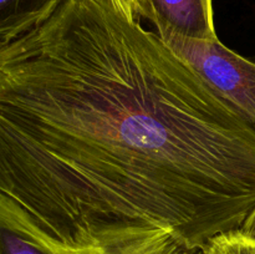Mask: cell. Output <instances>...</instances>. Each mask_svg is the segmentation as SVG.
Instances as JSON below:
<instances>
[{"label": "cell", "instance_id": "cell-1", "mask_svg": "<svg viewBox=\"0 0 255 254\" xmlns=\"http://www.w3.org/2000/svg\"><path fill=\"white\" fill-rule=\"evenodd\" d=\"M0 192L57 241L202 249L255 208V126L114 0L0 41Z\"/></svg>", "mask_w": 255, "mask_h": 254}, {"label": "cell", "instance_id": "cell-3", "mask_svg": "<svg viewBox=\"0 0 255 254\" xmlns=\"http://www.w3.org/2000/svg\"><path fill=\"white\" fill-rule=\"evenodd\" d=\"M136 2L138 17L149 20L161 39L197 41L218 39L212 0H136Z\"/></svg>", "mask_w": 255, "mask_h": 254}, {"label": "cell", "instance_id": "cell-8", "mask_svg": "<svg viewBox=\"0 0 255 254\" xmlns=\"http://www.w3.org/2000/svg\"><path fill=\"white\" fill-rule=\"evenodd\" d=\"M114 1L127 17H129L131 20H136V21H138L139 17L138 15H137L136 0H114Z\"/></svg>", "mask_w": 255, "mask_h": 254}, {"label": "cell", "instance_id": "cell-4", "mask_svg": "<svg viewBox=\"0 0 255 254\" xmlns=\"http://www.w3.org/2000/svg\"><path fill=\"white\" fill-rule=\"evenodd\" d=\"M54 241L24 207L0 192V254H52Z\"/></svg>", "mask_w": 255, "mask_h": 254}, {"label": "cell", "instance_id": "cell-2", "mask_svg": "<svg viewBox=\"0 0 255 254\" xmlns=\"http://www.w3.org/2000/svg\"><path fill=\"white\" fill-rule=\"evenodd\" d=\"M236 111L255 126V62L222 44L168 37L162 39Z\"/></svg>", "mask_w": 255, "mask_h": 254}, {"label": "cell", "instance_id": "cell-9", "mask_svg": "<svg viewBox=\"0 0 255 254\" xmlns=\"http://www.w3.org/2000/svg\"><path fill=\"white\" fill-rule=\"evenodd\" d=\"M241 231L243 232V233H246L247 236L255 239V208L253 209V212L249 214L248 218L246 219L244 224L242 226Z\"/></svg>", "mask_w": 255, "mask_h": 254}, {"label": "cell", "instance_id": "cell-6", "mask_svg": "<svg viewBox=\"0 0 255 254\" xmlns=\"http://www.w3.org/2000/svg\"><path fill=\"white\" fill-rule=\"evenodd\" d=\"M64 0H0V41L29 31L46 20Z\"/></svg>", "mask_w": 255, "mask_h": 254}, {"label": "cell", "instance_id": "cell-7", "mask_svg": "<svg viewBox=\"0 0 255 254\" xmlns=\"http://www.w3.org/2000/svg\"><path fill=\"white\" fill-rule=\"evenodd\" d=\"M202 254H255V239L241 229L224 232L212 238Z\"/></svg>", "mask_w": 255, "mask_h": 254}, {"label": "cell", "instance_id": "cell-5", "mask_svg": "<svg viewBox=\"0 0 255 254\" xmlns=\"http://www.w3.org/2000/svg\"><path fill=\"white\" fill-rule=\"evenodd\" d=\"M52 254H202V249L191 248L163 229L96 246H69L56 241Z\"/></svg>", "mask_w": 255, "mask_h": 254}]
</instances>
